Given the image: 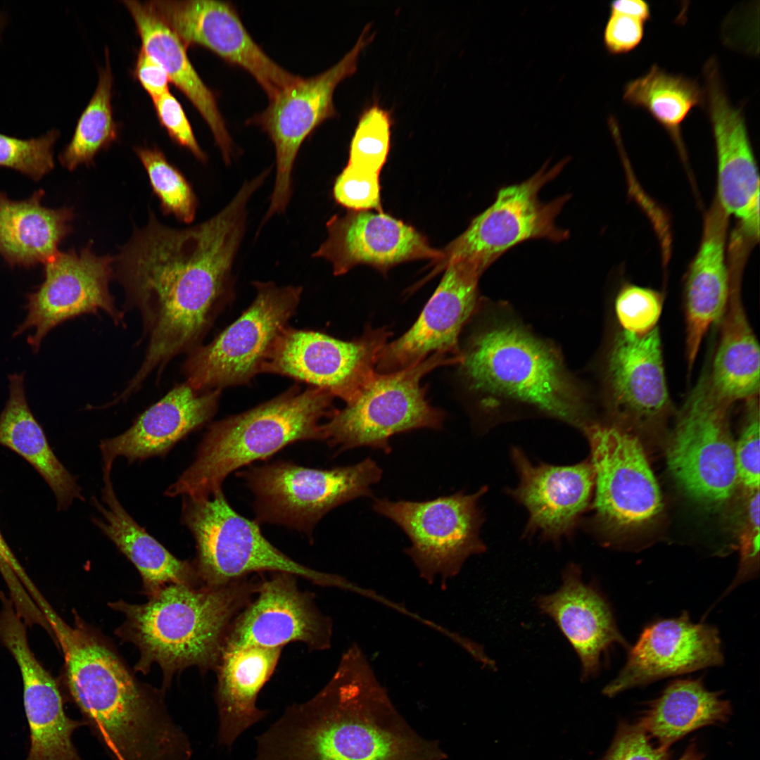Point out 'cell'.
I'll return each instance as SVG.
<instances>
[{
    "instance_id": "obj_14",
    "label": "cell",
    "mask_w": 760,
    "mask_h": 760,
    "mask_svg": "<svg viewBox=\"0 0 760 760\" xmlns=\"http://www.w3.org/2000/svg\"><path fill=\"white\" fill-rule=\"evenodd\" d=\"M595 474L593 525L618 533L642 526L661 508V497L639 439L617 425L584 426Z\"/></svg>"
},
{
    "instance_id": "obj_25",
    "label": "cell",
    "mask_w": 760,
    "mask_h": 760,
    "mask_svg": "<svg viewBox=\"0 0 760 760\" xmlns=\"http://www.w3.org/2000/svg\"><path fill=\"white\" fill-rule=\"evenodd\" d=\"M220 394L221 390L198 391L186 382L177 384L125 431L101 441L102 468L112 469L118 457L132 463L166 455L176 443L212 419Z\"/></svg>"
},
{
    "instance_id": "obj_38",
    "label": "cell",
    "mask_w": 760,
    "mask_h": 760,
    "mask_svg": "<svg viewBox=\"0 0 760 760\" xmlns=\"http://www.w3.org/2000/svg\"><path fill=\"white\" fill-rule=\"evenodd\" d=\"M134 151L147 172L163 213L172 215L180 222L191 223L198 202L186 178L156 147H136Z\"/></svg>"
},
{
    "instance_id": "obj_16",
    "label": "cell",
    "mask_w": 760,
    "mask_h": 760,
    "mask_svg": "<svg viewBox=\"0 0 760 760\" xmlns=\"http://www.w3.org/2000/svg\"><path fill=\"white\" fill-rule=\"evenodd\" d=\"M91 243L80 250L58 252L44 263V279L27 296V315L13 332L17 336L34 330L27 343L39 351L46 334L60 324L84 314L102 310L115 324L124 323L109 291L113 257L96 255Z\"/></svg>"
},
{
    "instance_id": "obj_49",
    "label": "cell",
    "mask_w": 760,
    "mask_h": 760,
    "mask_svg": "<svg viewBox=\"0 0 760 760\" xmlns=\"http://www.w3.org/2000/svg\"><path fill=\"white\" fill-rule=\"evenodd\" d=\"M135 78L152 100L169 91V77L163 66L141 48L134 67Z\"/></svg>"
},
{
    "instance_id": "obj_18",
    "label": "cell",
    "mask_w": 760,
    "mask_h": 760,
    "mask_svg": "<svg viewBox=\"0 0 760 760\" xmlns=\"http://www.w3.org/2000/svg\"><path fill=\"white\" fill-rule=\"evenodd\" d=\"M273 574L258 581L253 598L234 620L223 650L246 647L281 649L294 642H303L312 650L329 648L331 619L321 612L309 593L298 588L297 576Z\"/></svg>"
},
{
    "instance_id": "obj_36",
    "label": "cell",
    "mask_w": 760,
    "mask_h": 760,
    "mask_svg": "<svg viewBox=\"0 0 760 760\" xmlns=\"http://www.w3.org/2000/svg\"><path fill=\"white\" fill-rule=\"evenodd\" d=\"M623 99L647 111L685 158L682 125L695 108L704 106V89L696 80L653 64L645 74L625 84Z\"/></svg>"
},
{
    "instance_id": "obj_3",
    "label": "cell",
    "mask_w": 760,
    "mask_h": 760,
    "mask_svg": "<svg viewBox=\"0 0 760 760\" xmlns=\"http://www.w3.org/2000/svg\"><path fill=\"white\" fill-rule=\"evenodd\" d=\"M259 581L248 577L219 586L171 583L143 604L112 603L125 616L119 634L140 651L137 671L158 663L166 688L177 671L191 666L215 669L231 626L255 593Z\"/></svg>"
},
{
    "instance_id": "obj_31",
    "label": "cell",
    "mask_w": 760,
    "mask_h": 760,
    "mask_svg": "<svg viewBox=\"0 0 760 760\" xmlns=\"http://www.w3.org/2000/svg\"><path fill=\"white\" fill-rule=\"evenodd\" d=\"M281 649L246 647L223 650L215 668V702L220 745L231 747L247 729L267 716L258 695L272 675Z\"/></svg>"
},
{
    "instance_id": "obj_23",
    "label": "cell",
    "mask_w": 760,
    "mask_h": 760,
    "mask_svg": "<svg viewBox=\"0 0 760 760\" xmlns=\"http://www.w3.org/2000/svg\"><path fill=\"white\" fill-rule=\"evenodd\" d=\"M723 660L718 630L695 623L684 613L647 626L623 668L602 692L612 697L661 678L720 666Z\"/></svg>"
},
{
    "instance_id": "obj_17",
    "label": "cell",
    "mask_w": 760,
    "mask_h": 760,
    "mask_svg": "<svg viewBox=\"0 0 760 760\" xmlns=\"http://www.w3.org/2000/svg\"><path fill=\"white\" fill-rule=\"evenodd\" d=\"M704 106L717 164L716 201L739 222L742 234L759 236V173L742 108L730 101L715 57L704 64Z\"/></svg>"
},
{
    "instance_id": "obj_26",
    "label": "cell",
    "mask_w": 760,
    "mask_h": 760,
    "mask_svg": "<svg viewBox=\"0 0 760 760\" xmlns=\"http://www.w3.org/2000/svg\"><path fill=\"white\" fill-rule=\"evenodd\" d=\"M536 605L556 623L575 650L582 680L597 673L602 657L612 647L627 645L607 600L595 586L583 581L575 564L564 570L557 590L538 597Z\"/></svg>"
},
{
    "instance_id": "obj_52",
    "label": "cell",
    "mask_w": 760,
    "mask_h": 760,
    "mask_svg": "<svg viewBox=\"0 0 760 760\" xmlns=\"http://www.w3.org/2000/svg\"><path fill=\"white\" fill-rule=\"evenodd\" d=\"M40 594H41V593H40ZM40 594H39V595H38L37 596H36V597H34V599H33V598H32V599H33V600H34V599H35V598H36L37 597H38V596H39V595ZM42 614H43V613H42ZM43 615H44V614H43ZM44 623H45V617H44V620L42 621V623H39V624H37V625H40V626H42V625H44Z\"/></svg>"
},
{
    "instance_id": "obj_34",
    "label": "cell",
    "mask_w": 760,
    "mask_h": 760,
    "mask_svg": "<svg viewBox=\"0 0 760 760\" xmlns=\"http://www.w3.org/2000/svg\"><path fill=\"white\" fill-rule=\"evenodd\" d=\"M737 281L730 278L720 341L709 374L716 392L731 403L757 398L759 391V346L742 304Z\"/></svg>"
},
{
    "instance_id": "obj_12",
    "label": "cell",
    "mask_w": 760,
    "mask_h": 760,
    "mask_svg": "<svg viewBox=\"0 0 760 760\" xmlns=\"http://www.w3.org/2000/svg\"><path fill=\"white\" fill-rule=\"evenodd\" d=\"M486 486L466 494L451 495L424 501L374 498L372 509L407 535L410 545L405 553L427 583L440 581L445 588L472 555L486 550L480 537L484 516L479 503Z\"/></svg>"
},
{
    "instance_id": "obj_39",
    "label": "cell",
    "mask_w": 760,
    "mask_h": 760,
    "mask_svg": "<svg viewBox=\"0 0 760 760\" xmlns=\"http://www.w3.org/2000/svg\"><path fill=\"white\" fill-rule=\"evenodd\" d=\"M391 113L374 103L361 113L351 139L347 164L380 174L391 147Z\"/></svg>"
},
{
    "instance_id": "obj_44",
    "label": "cell",
    "mask_w": 760,
    "mask_h": 760,
    "mask_svg": "<svg viewBox=\"0 0 760 760\" xmlns=\"http://www.w3.org/2000/svg\"><path fill=\"white\" fill-rule=\"evenodd\" d=\"M669 757V748L654 747L639 722L621 721L609 749L600 760H668Z\"/></svg>"
},
{
    "instance_id": "obj_13",
    "label": "cell",
    "mask_w": 760,
    "mask_h": 760,
    "mask_svg": "<svg viewBox=\"0 0 760 760\" xmlns=\"http://www.w3.org/2000/svg\"><path fill=\"white\" fill-rule=\"evenodd\" d=\"M373 37L367 25L353 47L338 63L312 77H300L270 101L263 112L248 120L268 134L275 148L276 176L262 224L286 210L292 195L293 165L300 146L318 125L337 115L333 102L335 89L356 72L359 56Z\"/></svg>"
},
{
    "instance_id": "obj_28",
    "label": "cell",
    "mask_w": 760,
    "mask_h": 760,
    "mask_svg": "<svg viewBox=\"0 0 760 760\" xmlns=\"http://www.w3.org/2000/svg\"><path fill=\"white\" fill-rule=\"evenodd\" d=\"M728 216L717 201L706 215L698 251L685 281L686 357L693 367L702 341L709 327L722 315L730 290L726 262Z\"/></svg>"
},
{
    "instance_id": "obj_24",
    "label": "cell",
    "mask_w": 760,
    "mask_h": 760,
    "mask_svg": "<svg viewBox=\"0 0 760 760\" xmlns=\"http://www.w3.org/2000/svg\"><path fill=\"white\" fill-rule=\"evenodd\" d=\"M512 457L519 481L510 495L525 507V533L557 542L571 536L588 507L595 486L590 460L572 465L534 464L518 448Z\"/></svg>"
},
{
    "instance_id": "obj_10",
    "label": "cell",
    "mask_w": 760,
    "mask_h": 760,
    "mask_svg": "<svg viewBox=\"0 0 760 760\" xmlns=\"http://www.w3.org/2000/svg\"><path fill=\"white\" fill-rule=\"evenodd\" d=\"M569 159L564 158L548 169L544 165L528 179L500 188L494 202L476 216L467 229L445 248L434 263L432 274L442 271L450 261H460L481 274L505 252L531 239H544L552 242L567 239L569 232L556 224L569 194L549 202L539 198L541 189L555 179Z\"/></svg>"
},
{
    "instance_id": "obj_43",
    "label": "cell",
    "mask_w": 760,
    "mask_h": 760,
    "mask_svg": "<svg viewBox=\"0 0 760 760\" xmlns=\"http://www.w3.org/2000/svg\"><path fill=\"white\" fill-rule=\"evenodd\" d=\"M747 422L735 445L738 482L749 491L759 490V411L757 398L747 400Z\"/></svg>"
},
{
    "instance_id": "obj_1",
    "label": "cell",
    "mask_w": 760,
    "mask_h": 760,
    "mask_svg": "<svg viewBox=\"0 0 760 760\" xmlns=\"http://www.w3.org/2000/svg\"><path fill=\"white\" fill-rule=\"evenodd\" d=\"M258 190L245 181L211 218L177 229L151 213L113 257V275L129 305L142 316L148 336L144 357L164 369L177 355L198 346L233 293L232 270L245 235L248 205Z\"/></svg>"
},
{
    "instance_id": "obj_40",
    "label": "cell",
    "mask_w": 760,
    "mask_h": 760,
    "mask_svg": "<svg viewBox=\"0 0 760 760\" xmlns=\"http://www.w3.org/2000/svg\"><path fill=\"white\" fill-rule=\"evenodd\" d=\"M57 136L51 131L37 139L22 140L0 134V166L40 179L53 167V146Z\"/></svg>"
},
{
    "instance_id": "obj_2",
    "label": "cell",
    "mask_w": 760,
    "mask_h": 760,
    "mask_svg": "<svg viewBox=\"0 0 760 760\" xmlns=\"http://www.w3.org/2000/svg\"><path fill=\"white\" fill-rule=\"evenodd\" d=\"M251 760H446L393 703L362 650L351 645L319 692L289 706L256 737Z\"/></svg>"
},
{
    "instance_id": "obj_46",
    "label": "cell",
    "mask_w": 760,
    "mask_h": 760,
    "mask_svg": "<svg viewBox=\"0 0 760 760\" xmlns=\"http://www.w3.org/2000/svg\"><path fill=\"white\" fill-rule=\"evenodd\" d=\"M746 513L740 536V566L728 593L754 577L758 571L759 551V490L749 491Z\"/></svg>"
},
{
    "instance_id": "obj_7",
    "label": "cell",
    "mask_w": 760,
    "mask_h": 760,
    "mask_svg": "<svg viewBox=\"0 0 760 760\" xmlns=\"http://www.w3.org/2000/svg\"><path fill=\"white\" fill-rule=\"evenodd\" d=\"M461 355L437 352L406 369L376 373L359 393L323 422L322 441L336 453L359 447L391 452V438L419 429H440L445 413L431 405L420 385L438 367L459 364Z\"/></svg>"
},
{
    "instance_id": "obj_9",
    "label": "cell",
    "mask_w": 760,
    "mask_h": 760,
    "mask_svg": "<svg viewBox=\"0 0 760 760\" xmlns=\"http://www.w3.org/2000/svg\"><path fill=\"white\" fill-rule=\"evenodd\" d=\"M731 404L704 373L683 405L667 448L669 468L677 483L707 507L725 504L739 483L730 428Z\"/></svg>"
},
{
    "instance_id": "obj_5",
    "label": "cell",
    "mask_w": 760,
    "mask_h": 760,
    "mask_svg": "<svg viewBox=\"0 0 760 760\" xmlns=\"http://www.w3.org/2000/svg\"><path fill=\"white\" fill-rule=\"evenodd\" d=\"M462 355L461 371L475 389L582 424L581 399L557 355L527 333L512 327L491 329L474 336Z\"/></svg>"
},
{
    "instance_id": "obj_8",
    "label": "cell",
    "mask_w": 760,
    "mask_h": 760,
    "mask_svg": "<svg viewBox=\"0 0 760 760\" xmlns=\"http://www.w3.org/2000/svg\"><path fill=\"white\" fill-rule=\"evenodd\" d=\"M382 469L370 457L331 469L303 467L277 461L240 472L254 496L255 521L274 524L312 536L318 522L330 511L362 497L372 496V487Z\"/></svg>"
},
{
    "instance_id": "obj_4",
    "label": "cell",
    "mask_w": 760,
    "mask_h": 760,
    "mask_svg": "<svg viewBox=\"0 0 760 760\" xmlns=\"http://www.w3.org/2000/svg\"><path fill=\"white\" fill-rule=\"evenodd\" d=\"M334 397L310 386H293L247 411L211 424L191 465L164 495L206 497L222 489L233 471L265 460L298 441H322L323 422Z\"/></svg>"
},
{
    "instance_id": "obj_32",
    "label": "cell",
    "mask_w": 760,
    "mask_h": 760,
    "mask_svg": "<svg viewBox=\"0 0 760 760\" xmlns=\"http://www.w3.org/2000/svg\"><path fill=\"white\" fill-rule=\"evenodd\" d=\"M9 397L0 414V445L26 460L55 495L57 509L66 510L75 499L84 500L75 477L51 449L42 426L27 401L23 374L8 376Z\"/></svg>"
},
{
    "instance_id": "obj_30",
    "label": "cell",
    "mask_w": 760,
    "mask_h": 760,
    "mask_svg": "<svg viewBox=\"0 0 760 760\" xmlns=\"http://www.w3.org/2000/svg\"><path fill=\"white\" fill-rule=\"evenodd\" d=\"M131 14L141 49L154 58L173 83L192 103L209 126L226 165L234 154L232 139L218 108L214 93L203 82L190 61L186 46L147 2L122 1Z\"/></svg>"
},
{
    "instance_id": "obj_51",
    "label": "cell",
    "mask_w": 760,
    "mask_h": 760,
    "mask_svg": "<svg viewBox=\"0 0 760 760\" xmlns=\"http://www.w3.org/2000/svg\"><path fill=\"white\" fill-rule=\"evenodd\" d=\"M703 756V754L696 749L695 745L692 744L678 760H702Z\"/></svg>"
},
{
    "instance_id": "obj_45",
    "label": "cell",
    "mask_w": 760,
    "mask_h": 760,
    "mask_svg": "<svg viewBox=\"0 0 760 760\" xmlns=\"http://www.w3.org/2000/svg\"><path fill=\"white\" fill-rule=\"evenodd\" d=\"M0 573L10 592L11 600L18 612L29 617L37 611L30 595L38 591L23 567L9 547L0 531Z\"/></svg>"
},
{
    "instance_id": "obj_33",
    "label": "cell",
    "mask_w": 760,
    "mask_h": 760,
    "mask_svg": "<svg viewBox=\"0 0 760 760\" xmlns=\"http://www.w3.org/2000/svg\"><path fill=\"white\" fill-rule=\"evenodd\" d=\"M43 190L29 198L13 201L0 191V254L11 265L45 263L58 252L71 230V209L43 206Z\"/></svg>"
},
{
    "instance_id": "obj_47",
    "label": "cell",
    "mask_w": 760,
    "mask_h": 760,
    "mask_svg": "<svg viewBox=\"0 0 760 760\" xmlns=\"http://www.w3.org/2000/svg\"><path fill=\"white\" fill-rule=\"evenodd\" d=\"M158 120L169 137L178 145L190 151L205 162L207 157L200 148L191 124L179 101L170 91L153 100Z\"/></svg>"
},
{
    "instance_id": "obj_53",
    "label": "cell",
    "mask_w": 760,
    "mask_h": 760,
    "mask_svg": "<svg viewBox=\"0 0 760 760\" xmlns=\"http://www.w3.org/2000/svg\"><path fill=\"white\" fill-rule=\"evenodd\" d=\"M41 595H42V594H40V595H39V596H40ZM39 596H38V597H39ZM38 597H37L36 598H37ZM36 598H35L34 600H36ZM44 617H45V616H44ZM46 618H45V623H44V625H43V626H42V627H44V628H45V627H46Z\"/></svg>"
},
{
    "instance_id": "obj_42",
    "label": "cell",
    "mask_w": 760,
    "mask_h": 760,
    "mask_svg": "<svg viewBox=\"0 0 760 760\" xmlns=\"http://www.w3.org/2000/svg\"><path fill=\"white\" fill-rule=\"evenodd\" d=\"M333 195L350 210H381L379 174L347 164L336 179Z\"/></svg>"
},
{
    "instance_id": "obj_22",
    "label": "cell",
    "mask_w": 760,
    "mask_h": 760,
    "mask_svg": "<svg viewBox=\"0 0 760 760\" xmlns=\"http://www.w3.org/2000/svg\"><path fill=\"white\" fill-rule=\"evenodd\" d=\"M445 274L418 319L401 337L387 343L376 371L391 373L406 369L437 352L462 355L459 334L478 305L482 275L460 261H450Z\"/></svg>"
},
{
    "instance_id": "obj_15",
    "label": "cell",
    "mask_w": 760,
    "mask_h": 760,
    "mask_svg": "<svg viewBox=\"0 0 760 760\" xmlns=\"http://www.w3.org/2000/svg\"><path fill=\"white\" fill-rule=\"evenodd\" d=\"M391 334L386 328L367 327L360 338L346 341L288 326L273 343L261 372L307 383L347 403L376 373L380 354Z\"/></svg>"
},
{
    "instance_id": "obj_19",
    "label": "cell",
    "mask_w": 760,
    "mask_h": 760,
    "mask_svg": "<svg viewBox=\"0 0 760 760\" xmlns=\"http://www.w3.org/2000/svg\"><path fill=\"white\" fill-rule=\"evenodd\" d=\"M147 3L186 46L205 47L251 73L270 101L300 78L279 66L264 52L229 2L156 0Z\"/></svg>"
},
{
    "instance_id": "obj_27",
    "label": "cell",
    "mask_w": 760,
    "mask_h": 760,
    "mask_svg": "<svg viewBox=\"0 0 760 760\" xmlns=\"http://www.w3.org/2000/svg\"><path fill=\"white\" fill-rule=\"evenodd\" d=\"M608 380L612 403L621 419L651 424L669 411L659 329L642 335L622 330L610 352Z\"/></svg>"
},
{
    "instance_id": "obj_20",
    "label": "cell",
    "mask_w": 760,
    "mask_h": 760,
    "mask_svg": "<svg viewBox=\"0 0 760 760\" xmlns=\"http://www.w3.org/2000/svg\"><path fill=\"white\" fill-rule=\"evenodd\" d=\"M327 236L312 254L329 262L334 274L340 276L359 265L381 273L402 262L430 259L436 262L440 250L412 226L382 210H349L327 222Z\"/></svg>"
},
{
    "instance_id": "obj_6",
    "label": "cell",
    "mask_w": 760,
    "mask_h": 760,
    "mask_svg": "<svg viewBox=\"0 0 760 760\" xmlns=\"http://www.w3.org/2000/svg\"><path fill=\"white\" fill-rule=\"evenodd\" d=\"M182 524L196 543L194 563L200 580L219 586L252 573H286L319 586L350 590L343 577L305 566L277 549L259 524L245 518L228 502L222 488L206 497H182Z\"/></svg>"
},
{
    "instance_id": "obj_50",
    "label": "cell",
    "mask_w": 760,
    "mask_h": 760,
    "mask_svg": "<svg viewBox=\"0 0 760 760\" xmlns=\"http://www.w3.org/2000/svg\"><path fill=\"white\" fill-rule=\"evenodd\" d=\"M610 13L624 14L638 18L645 23L652 18L650 4L642 0H618L609 4Z\"/></svg>"
},
{
    "instance_id": "obj_21",
    "label": "cell",
    "mask_w": 760,
    "mask_h": 760,
    "mask_svg": "<svg viewBox=\"0 0 760 760\" xmlns=\"http://www.w3.org/2000/svg\"><path fill=\"white\" fill-rule=\"evenodd\" d=\"M26 623L13 605L0 609V640L15 660L23 685L24 707L30 727L26 760H82L72 741L75 730L87 726L65 714L57 683L32 652Z\"/></svg>"
},
{
    "instance_id": "obj_35",
    "label": "cell",
    "mask_w": 760,
    "mask_h": 760,
    "mask_svg": "<svg viewBox=\"0 0 760 760\" xmlns=\"http://www.w3.org/2000/svg\"><path fill=\"white\" fill-rule=\"evenodd\" d=\"M730 714L720 692L707 690L699 679H680L651 702L639 723L659 746L669 748L697 729L725 722Z\"/></svg>"
},
{
    "instance_id": "obj_29",
    "label": "cell",
    "mask_w": 760,
    "mask_h": 760,
    "mask_svg": "<svg viewBox=\"0 0 760 760\" xmlns=\"http://www.w3.org/2000/svg\"><path fill=\"white\" fill-rule=\"evenodd\" d=\"M102 471V502L91 498L101 517L92 521L136 566L146 593L152 596L171 583H196L200 578L194 563L177 559L139 526L117 498L111 470Z\"/></svg>"
},
{
    "instance_id": "obj_37",
    "label": "cell",
    "mask_w": 760,
    "mask_h": 760,
    "mask_svg": "<svg viewBox=\"0 0 760 760\" xmlns=\"http://www.w3.org/2000/svg\"><path fill=\"white\" fill-rule=\"evenodd\" d=\"M106 53V65L99 70L96 90L78 120L70 142L59 157L61 163L69 170L91 164L96 155L118 137L111 103L113 79L108 52Z\"/></svg>"
},
{
    "instance_id": "obj_41",
    "label": "cell",
    "mask_w": 760,
    "mask_h": 760,
    "mask_svg": "<svg viewBox=\"0 0 760 760\" xmlns=\"http://www.w3.org/2000/svg\"><path fill=\"white\" fill-rule=\"evenodd\" d=\"M661 294L650 288L628 284L615 301L618 321L623 331L642 335L654 329L662 310Z\"/></svg>"
},
{
    "instance_id": "obj_11",
    "label": "cell",
    "mask_w": 760,
    "mask_h": 760,
    "mask_svg": "<svg viewBox=\"0 0 760 760\" xmlns=\"http://www.w3.org/2000/svg\"><path fill=\"white\" fill-rule=\"evenodd\" d=\"M255 297L242 314L212 341L188 353L186 383L198 391L248 384L261 372L275 340L289 325L303 288L255 281Z\"/></svg>"
},
{
    "instance_id": "obj_48",
    "label": "cell",
    "mask_w": 760,
    "mask_h": 760,
    "mask_svg": "<svg viewBox=\"0 0 760 760\" xmlns=\"http://www.w3.org/2000/svg\"><path fill=\"white\" fill-rule=\"evenodd\" d=\"M642 20L617 13H610L603 32V44L611 55H622L634 51L645 35Z\"/></svg>"
}]
</instances>
